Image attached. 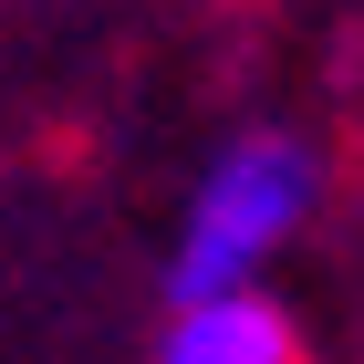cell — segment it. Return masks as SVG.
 I'll return each instance as SVG.
<instances>
[{
	"label": "cell",
	"instance_id": "6da1fadb",
	"mask_svg": "<svg viewBox=\"0 0 364 364\" xmlns=\"http://www.w3.org/2000/svg\"><path fill=\"white\" fill-rule=\"evenodd\" d=\"M302 208H312V156L291 136H240L219 167L198 177V198H188V240H177V271H167L177 302L240 291V281L302 229Z\"/></svg>",
	"mask_w": 364,
	"mask_h": 364
},
{
	"label": "cell",
	"instance_id": "7a4b0ae2",
	"mask_svg": "<svg viewBox=\"0 0 364 364\" xmlns=\"http://www.w3.org/2000/svg\"><path fill=\"white\" fill-rule=\"evenodd\" d=\"M156 364H291V323L260 291H198Z\"/></svg>",
	"mask_w": 364,
	"mask_h": 364
}]
</instances>
